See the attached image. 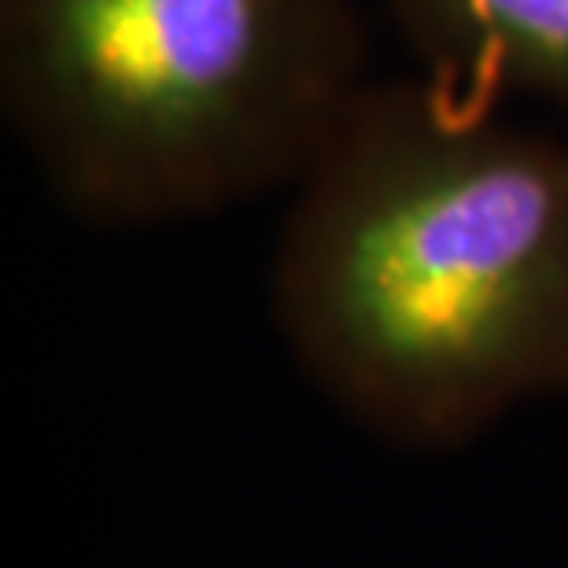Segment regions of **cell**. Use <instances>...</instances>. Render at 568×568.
<instances>
[{"mask_svg":"<svg viewBox=\"0 0 568 568\" xmlns=\"http://www.w3.org/2000/svg\"><path fill=\"white\" fill-rule=\"evenodd\" d=\"M270 303L306 377L399 447L568 395V138L373 78L288 189Z\"/></svg>","mask_w":568,"mask_h":568,"instance_id":"obj_1","label":"cell"},{"mask_svg":"<svg viewBox=\"0 0 568 568\" xmlns=\"http://www.w3.org/2000/svg\"><path fill=\"white\" fill-rule=\"evenodd\" d=\"M369 82L358 0H0L4 126L97 230L288 192Z\"/></svg>","mask_w":568,"mask_h":568,"instance_id":"obj_2","label":"cell"},{"mask_svg":"<svg viewBox=\"0 0 568 568\" xmlns=\"http://www.w3.org/2000/svg\"><path fill=\"white\" fill-rule=\"evenodd\" d=\"M417 74L487 104L568 111V0H384Z\"/></svg>","mask_w":568,"mask_h":568,"instance_id":"obj_3","label":"cell"}]
</instances>
